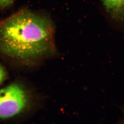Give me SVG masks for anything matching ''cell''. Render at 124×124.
I'll use <instances>...</instances> for the list:
<instances>
[{
	"mask_svg": "<svg viewBox=\"0 0 124 124\" xmlns=\"http://www.w3.org/2000/svg\"><path fill=\"white\" fill-rule=\"evenodd\" d=\"M50 18L24 9L0 21V53L22 62L52 56L56 49Z\"/></svg>",
	"mask_w": 124,
	"mask_h": 124,
	"instance_id": "obj_1",
	"label": "cell"
},
{
	"mask_svg": "<svg viewBox=\"0 0 124 124\" xmlns=\"http://www.w3.org/2000/svg\"><path fill=\"white\" fill-rule=\"evenodd\" d=\"M28 92L14 83L0 90V119L15 117L27 108L30 103Z\"/></svg>",
	"mask_w": 124,
	"mask_h": 124,
	"instance_id": "obj_2",
	"label": "cell"
},
{
	"mask_svg": "<svg viewBox=\"0 0 124 124\" xmlns=\"http://www.w3.org/2000/svg\"><path fill=\"white\" fill-rule=\"evenodd\" d=\"M111 18L118 22L124 21V0H101Z\"/></svg>",
	"mask_w": 124,
	"mask_h": 124,
	"instance_id": "obj_3",
	"label": "cell"
},
{
	"mask_svg": "<svg viewBox=\"0 0 124 124\" xmlns=\"http://www.w3.org/2000/svg\"><path fill=\"white\" fill-rule=\"evenodd\" d=\"M7 77V73L6 70L0 64V85L2 84L4 81L6 80Z\"/></svg>",
	"mask_w": 124,
	"mask_h": 124,
	"instance_id": "obj_4",
	"label": "cell"
},
{
	"mask_svg": "<svg viewBox=\"0 0 124 124\" xmlns=\"http://www.w3.org/2000/svg\"><path fill=\"white\" fill-rule=\"evenodd\" d=\"M14 0H0V8L7 7L12 4Z\"/></svg>",
	"mask_w": 124,
	"mask_h": 124,
	"instance_id": "obj_5",
	"label": "cell"
}]
</instances>
